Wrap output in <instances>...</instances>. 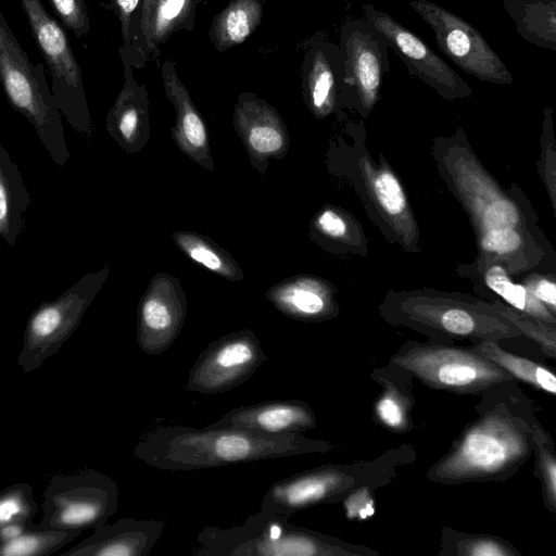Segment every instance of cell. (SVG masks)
<instances>
[{
    "label": "cell",
    "instance_id": "obj_1",
    "mask_svg": "<svg viewBox=\"0 0 556 556\" xmlns=\"http://www.w3.org/2000/svg\"><path fill=\"white\" fill-rule=\"evenodd\" d=\"M332 448L329 442L298 434H266L236 428L160 425L144 432L135 457L159 470L188 471L283 458Z\"/></svg>",
    "mask_w": 556,
    "mask_h": 556
},
{
    "label": "cell",
    "instance_id": "obj_2",
    "mask_svg": "<svg viewBox=\"0 0 556 556\" xmlns=\"http://www.w3.org/2000/svg\"><path fill=\"white\" fill-rule=\"evenodd\" d=\"M533 421L498 402L466 427L428 479L446 484L506 479L533 453Z\"/></svg>",
    "mask_w": 556,
    "mask_h": 556
},
{
    "label": "cell",
    "instance_id": "obj_3",
    "mask_svg": "<svg viewBox=\"0 0 556 556\" xmlns=\"http://www.w3.org/2000/svg\"><path fill=\"white\" fill-rule=\"evenodd\" d=\"M291 516L260 510L229 528L206 526L197 535V556H352L375 552L298 527Z\"/></svg>",
    "mask_w": 556,
    "mask_h": 556
},
{
    "label": "cell",
    "instance_id": "obj_4",
    "mask_svg": "<svg viewBox=\"0 0 556 556\" xmlns=\"http://www.w3.org/2000/svg\"><path fill=\"white\" fill-rule=\"evenodd\" d=\"M0 84L10 105L31 124L52 161L64 166L70 151L45 66L29 60L1 10Z\"/></svg>",
    "mask_w": 556,
    "mask_h": 556
},
{
    "label": "cell",
    "instance_id": "obj_5",
    "mask_svg": "<svg viewBox=\"0 0 556 556\" xmlns=\"http://www.w3.org/2000/svg\"><path fill=\"white\" fill-rule=\"evenodd\" d=\"M31 35L51 78V91L62 117L84 137L93 132L83 74L65 28L41 0H20Z\"/></svg>",
    "mask_w": 556,
    "mask_h": 556
},
{
    "label": "cell",
    "instance_id": "obj_6",
    "mask_svg": "<svg viewBox=\"0 0 556 556\" xmlns=\"http://www.w3.org/2000/svg\"><path fill=\"white\" fill-rule=\"evenodd\" d=\"M391 365L432 389L458 394L479 393L515 380L470 349L443 344L407 343L391 357Z\"/></svg>",
    "mask_w": 556,
    "mask_h": 556
},
{
    "label": "cell",
    "instance_id": "obj_7",
    "mask_svg": "<svg viewBox=\"0 0 556 556\" xmlns=\"http://www.w3.org/2000/svg\"><path fill=\"white\" fill-rule=\"evenodd\" d=\"M110 274L108 266L84 275L61 295L45 301L30 314L25 326L17 365L23 374L38 369L56 354L77 330L89 305Z\"/></svg>",
    "mask_w": 556,
    "mask_h": 556
},
{
    "label": "cell",
    "instance_id": "obj_8",
    "mask_svg": "<svg viewBox=\"0 0 556 556\" xmlns=\"http://www.w3.org/2000/svg\"><path fill=\"white\" fill-rule=\"evenodd\" d=\"M119 490L109 476L85 468L50 477L42 498L41 528L96 529L118 509Z\"/></svg>",
    "mask_w": 556,
    "mask_h": 556
},
{
    "label": "cell",
    "instance_id": "obj_9",
    "mask_svg": "<svg viewBox=\"0 0 556 556\" xmlns=\"http://www.w3.org/2000/svg\"><path fill=\"white\" fill-rule=\"evenodd\" d=\"M408 5L431 27L441 52L460 70L482 81L513 84L505 63L470 23L430 0H412Z\"/></svg>",
    "mask_w": 556,
    "mask_h": 556
},
{
    "label": "cell",
    "instance_id": "obj_10",
    "mask_svg": "<svg viewBox=\"0 0 556 556\" xmlns=\"http://www.w3.org/2000/svg\"><path fill=\"white\" fill-rule=\"evenodd\" d=\"M266 359L252 330L229 332L212 341L200 353L185 389L208 395L230 391L248 381Z\"/></svg>",
    "mask_w": 556,
    "mask_h": 556
},
{
    "label": "cell",
    "instance_id": "obj_11",
    "mask_svg": "<svg viewBox=\"0 0 556 556\" xmlns=\"http://www.w3.org/2000/svg\"><path fill=\"white\" fill-rule=\"evenodd\" d=\"M403 320L443 338L497 341L521 332L501 314L442 300H412L401 306Z\"/></svg>",
    "mask_w": 556,
    "mask_h": 556
},
{
    "label": "cell",
    "instance_id": "obj_12",
    "mask_svg": "<svg viewBox=\"0 0 556 556\" xmlns=\"http://www.w3.org/2000/svg\"><path fill=\"white\" fill-rule=\"evenodd\" d=\"M364 20L377 28L406 65L409 74L433 88L441 97L468 98L472 91L457 72L441 59L427 42L399 23L389 13L371 4L363 5Z\"/></svg>",
    "mask_w": 556,
    "mask_h": 556
},
{
    "label": "cell",
    "instance_id": "obj_13",
    "mask_svg": "<svg viewBox=\"0 0 556 556\" xmlns=\"http://www.w3.org/2000/svg\"><path fill=\"white\" fill-rule=\"evenodd\" d=\"M346 81L367 114L376 104L383 75L390 71L388 39L364 18H349L340 29Z\"/></svg>",
    "mask_w": 556,
    "mask_h": 556
},
{
    "label": "cell",
    "instance_id": "obj_14",
    "mask_svg": "<svg viewBox=\"0 0 556 556\" xmlns=\"http://www.w3.org/2000/svg\"><path fill=\"white\" fill-rule=\"evenodd\" d=\"M363 470L328 464L296 472L274 482L265 492L261 507L292 516L318 504L334 503L365 481L356 475Z\"/></svg>",
    "mask_w": 556,
    "mask_h": 556
},
{
    "label": "cell",
    "instance_id": "obj_15",
    "mask_svg": "<svg viewBox=\"0 0 556 556\" xmlns=\"http://www.w3.org/2000/svg\"><path fill=\"white\" fill-rule=\"evenodd\" d=\"M187 316L180 281L167 273L150 280L137 308V343L149 355L165 352L178 338Z\"/></svg>",
    "mask_w": 556,
    "mask_h": 556
},
{
    "label": "cell",
    "instance_id": "obj_16",
    "mask_svg": "<svg viewBox=\"0 0 556 556\" xmlns=\"http://www.w3.org/2000/svg\"><path fill=\"white\" fill-rule=\"evenodd\" d=\"M233 126L252 166L262 175L271 159L281 160L287 154L290 139L283 119L273 105L254 93L238 96Z\"/></svg>",
    "mask_w": 556,
    "mask_h": 556
},
{
    "label": "cell",
    "instance_id": "obj_17",
    "mask_svg": "<svg viewBox=\"0 0 556 556\" xmlns=\"http://www.w3.org/2000/svg\"><path fill=\"white\" fill-rule=\"evenodd\" d=\"M201 0H141L136 35L131 48L121 55L132 67L141 70L160 47L178 30H192L197 7Z\"/></svg>",
    "mask_w": 556,
    "mask_h": 556
},
{
    "label": "cell",
    "instance_id": "obj_18",
    "mask_svg": "<svg viewBox=\"0 0 556 556\" xmlns=\"http://www.w3.org/2000/svg\"><path fill=\"white\" fill-rule=\"evenodd\" d=\"M316 425V415L309 403L286 399L236 407L206 426L266 434H298L315 428Z\"/></svg>",
    "mask_w": 556,
    "mask_h": 556
},
{
    "label": "cell",
    "instance_id": "obj_19",
    "mask_svg": "<svg viewBox=\"0 0 556 556\" xmlns=\"http://www.w3.org/2000/svg\"><path fill=\"white\" fill-rule=\"evenodd\" d=\"M302 89L305 103L316 117H325L334 110L340 94L350 89L339 45H312L304 58Z\"/></svg>",
    "mask_w": 556,
    "mask_h": 556
},
{
    "label": "cell",
    "instance_id": "obj_20",
    "mask_svg": "<svg viewBox=\"0 0 556 556\" xmlns=\"http://www.w3.org/2000/svg\"><path fill=\"white\" fill-rule=\"evenodd\" d=\"M161 76L166 98L175 108V124L170 130L173 140L191 161L213 170L215 166L205 122L179 78L175 62L165 60L161 66Z\"/></svg>",
    "mask_w": 556,
    "mask_h": 556
},
{
    "label": "cell",
    "instance_id": "obj_21",
    "mask_svg": "<svg viewBox=\"0 0 556 556\" xmlns=\"http://www.w3.org/2000/svg\"><path fill=\"white\" fill-rule=\"evenodd\" d=\"M163 520L121 518L96 529L80 543L61 555L74 556H148L160 540Z\"/></svg>",
    "mask_w": 556,
    "mask_h": 556
},
{
    "label": "cell",
    "instance_id": "obj_22",
    "mask_svg": "<svg viewBox=\"0 0 556 556\" xmlns=\"http://www.w3.org/2000/svg\"><path fill=\"white\" fill-rule=\"evenodd\" d=\"M124 83L112 108L105 128L110 137L126 152L137 153L150 138L149 100L146 86L139 84L134 67L125 60Z\"/></svg>",
    "mask_w": 556,
    "mask_h": 556
},
{
    "label": "cell",
    "instance_id": "obj_23",
    "mask_svg": "<svg viewBox=\"0 0 556 556\" xmlns=\"http://www.w3.org/2000/svg\"><path fill=\"white\" fill-rule=\"evenodd\" d=\"M266 299L285 316L301 321H320L334 313L330 288L312 276H294L273 285Z\"/></svg>",
    "mask_w": 556,
    "mask_h": 556
},
{
    "label": "cell",
    "instance_id": "obj_24",
    "mask_svg": "<svg viewBox=\"0 0 556 556\" xmlns=\"http://www.w3.org/2000/svg\"><path fill=\"white\" fill-rule=\"evenodd\" d=\"M31 199L17 164L0 142V238L13 248L20 238Z\"/></svg>",
    "mask_w": 556,
    "mask_h": 556
},
{
    "label": "cell",
    "instance_id": "obj_25",
    "mask_svg": "<svg viewBox=\"0 0 556 556\" xmlns=\"http://www.w3.org/2000/svg\"><path fill=\"white\" fill-rule=\"evenodd\" d=\"M264 14L261 0H229L213 18L208 38L218 52L243 43L260 26Z\"/></svg>",
    "mask_w": 556,
    "mask_h": 556
},
{
    "label": "cell",
    "instance_id": "obj_26",
    "mask_svg": "<svg viewBox=\"0 0 556 556\" xmlns=\"http://www.w3.org/2000/svg\"><path fill=\"white\" fill-rule=\"evenodd\" d=\"M517 33L539 48L556 51V0H501Z\"/></svg>",
    "mask_w": 556,
    "mask_h": 556
},
{
    "label": "cell",
    "instance_id": "obj_27",
    "mask_svg": "<svg viewBox=\"0 0 556 556\" xmlns=\"http://www.w3.org/2000/svg\"><path fill=\"white\" fill-rule=\"evenodd\" d=\"M176 247L197 264L229 281H240L244 273L232 255L207 236L177 230L172 235Z\"/></svg>",
    "mask_w": 556,
    "mask_h": 556
},
{
    "label": "cell",
    "instance_id": "obj_28",
    "mask_svg": "<svg viewBox=\"0 0 556 556\" xmlns=\"http://www.w3.org/2000/svg\"><path fill=\"white\" fill-rule=\"evenodd\" d=\"M470 350L503 368L515 380L526 382L546 393H556V378L551 370L502 349L496 341L482 340Z\"/></svg>",
    "mask_w": 556,
    "mask_h": 556
},
{
    "label": "cell",
    "instance_id": "obj_29",
    "mask_svg": "<svg viewBox=\"0 0 556 556\" xmlns=\"http://www.w3.org/2000/svg\"><path fill=\"white\" fill-rule=\"evenodd\" d=\"M374 378L383 387V391L375 404V414L380 422L395 432H407L410 429V408L413 396L409 390L400 389L395 378H391L386 369H375Z\"/></svg>",
    "mask_w": 556,
    "mask_h": 556
},
{
    "label": "cell",
    "instance_id": "obj_30",
    "mask_svg": "<svg viewBox=\"0 0 556 556\" xmlns=\"http://www.w3.org/2000/svg\"><path fill=\"white\" fill-rule=\"evenodd\" d=\"M81 530L41 528L38 525L22 535L0 544V556H47L73 542Z\"/></svg>",
    "mask_w": 556,
    "mask_h": 556
},
{
    "label": "cell",
    "instance_id": "obj_31",
    "mask_svg": "<svg viewBox=\"0 0 556 556\" xmlns=\"http://www.w3.org/2000/svg\"><path fill=\"white\" fill-rule=\"evenodd\" d=\"M484 280L491 290L514 308L555 325L554 313L549 312L527 287L513 282L502 266L493 265L488 268Z\"/></svg>",
    "mask_w": 556,
    "mask_h": 556
},
{
    "label": "cell",
    "instance_id": "obj_32",
    "mask_svg": "<svg viewBox=\"0 0 556 556\" xmlns=\"http://www.w3.org/2000/svg\"><path fill=\"white\" fill-rule=\"evenodd\" d=\"M531 435L533 453L536 457L538 477L543 486V495L546 507L556 511V457L554 444L540 422L534 420L531 424Z\"/></svg>",
    "mask_w": 556,
    "mask_h": 556
},
{
    "label": "cell",
    "instance_id": "obj_33",
    "mask_svg": "<svg viewBox=\"0 0 556 556\" xmlns=\"http://www.w3.org/2000/svg\"><path fill=\"white\" fill-rule=\"evenodd\" d=\"M37 509L30 484L17 482L0 490V529L14 521H31Z\"/></svg>",
    "mask_w": 556,
    "mask_h": 556
},
{
    "label": "cell",
    "instance_id": "obj_34",
    "mask_svg": "<svg viewBox=\"0 0 556 556\" xmlns=\"http://www.w3.org/2000/svg\"><path fill=\"white\" fill-rule=\"evenodd\" d=\"M498 314L510 321L521 333L538 342L542 351L552 358L556 356L555 325L506 306H495Z\"/></svg>",
    "mask_w": 556,
    "mask_h": 556
},
{
    "label": "cell",
    "instance_id": "obj_35",
    "mask_svg": "<svg viewBox=\"0 0 556 556\" xmlns=\"http://www.w3.org/2000/svg\"><path fill=\"white\" fill-rule=\"evenodd\" d=\"M443 554L464 556H515L517 552L505 542L491 536H463L445 539Z\"/></svg>",
    "mask_w": 556,
    "mask_h": 556
},
{
    "label": "cell",
    "instance_id": "obj_36",
    "mask_svg": "<svg viewBox=\"0 0 556 556\" xmlns=\"http://www.w3.org/2000/svg\"><path fill=\"white\" fill-rule=\"evenodd\" d=\"M372 192L377 203L390 216H400L407 211L402 186L390 170L382 169L374 177Z\"/></svg>",
    "mask_w": 556,
    "mask_h": 556
},
{
    "label": "cell",
    "instance_id": "obj_37",
    "mask_svg": "<svg viewBox=\"0 0 556 556\" xmlns=\"http://www.w3.org/2000/svg\"><path fill=\"white\" fill-rule=\"evenodd\" d=\"M58 21L77 38L90 33L91 23L86 0H48Z\"/></svg>",
    "mask_w": 556,
    "mask_h": 556
},
{
    "label": "cell",
    "instance_id": "obj_38",
    "mask_svg": "<svg viewBox=\"0 0 556 556\" xmlns=\"http://www.w3.org/2000/svg\"><path fill=\"white\" fill-rule=\"evenodd\" d=\"M481 248L496 255L509 254L522 245V237L515 228L491 229L483 231Z\"/></svg>",
    "mask_w": 556,
    "mask_h": 556
},
{
    "label": "cell",
    "instance_id": "obj_39",
    "mask_svg": "<svg viewBox=\"0 0 556 556\" xmlns=\"http://www.w3.org/2000/svg\"><path fill=\"white\" fill-rule=\"evenodd\" d=\"M315 228L331 239L343 238L349 228L345 219L332 208H324L314 220Z\"/></svg>",
    "mask_w": 556,
    "mask_h": 556
},
{
    "label": "cell",
    "instance_id": "obj_40",
    "mask_svg": "<svg viewBox=\"0 0 556 556\" xmlns=\"http://www.w3.org/2000/svg\"><path fill=\"white\" fill-rule=\"evenodd\" d=\"M344 508L346 511V516L349 517H357L359 519H364L374 514V501L369 495L367 489L362 486L359 489L355 488L350 491L343 497Z\"/></svg>",
    "mask_w": 556,
    "mask_h": 556
},
{
    "label": "cell",
    "instance_id": "obj_41",
    "mask_svg": "<svg viewBox=\"0 0 556 556\" xmlns=\"http://www.w3.org/2000/svg\"><path fill=\"white\" fill-rule=\"evenodd\" d=\"M529 291L543 304L549 306L552 312L556 305V286L548 279H538L528 288Z\"/></svg>",
    "mask_w": 556,
    "mask_h": 556
},
{
    "label": "cell",
    "instance_id": "obj_42",
    "mask_svg": "<svg viewBox=\"0 0 556 556\" xmlns=\"http://www.w3.org/2000/svg\"><path fill=\"white\" fill-rule=\"evenodd\" d=\"M37 525L34 521H14L0 529V544L13 540Z\"/></svg>",
    "mask_w": 556,
    "mask_h": 556
}]
</instances>
